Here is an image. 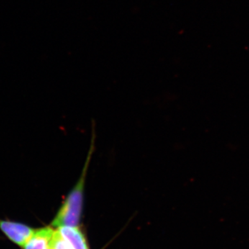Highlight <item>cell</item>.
I'll return each instance as SVG.
<instances>
[{"mask_svg": "<svg viewBox=\"0 0 249 249\" xmlns=\"http://www.w3.org/2000/svg\"><path fill=\"white\" fill-rule=\"evenodd\" d=\"M95 142L96 132L94 127H92L89 149L81 174L76 184L67 195L65 201L62 203L58 212L54 218L52 224L54 227H78L79 225L84 205L85 184L88 170L95 150Z\"/></svg>", "mask_w": 249, "mask_h": 249, "instance_id": "1", "label": "cell"}, {"mask_svg": "<svg viewBox=\"0 0 249 249\" xmlns=\"http://www.w3.org/2000/svg\"><path fill=\"white\" fill-rule=\"evenodd\" d=\"M0 229L5 235L14 244L24 247L35 230L22 223L0 219Z\"/></svg>", "mask_w": 249, "mask_h": 249, "instance_id": "2", "label": "cell"}, {"mask_svg": "<svg viewBox=\"0 0 249 249\" xmlns=\"http://www.w3.org/2000/svg\"><path fill=\"white\" fill-rule=\"evenodd\" d=\"M57 231L72 249H89L84 235L78 227H59Z\"/></svg>", "mask_w": 249, "mask_h": 249, "instance_id": "3", "label": "cell"}, {"mask_svg": "<svg viewBox=\"0 0 249 249\" xmlns=\"http://www.w3.org/2000/svg\"><path fill=\"white\" fill-rule=\"evenodd\" d=\"M54 231H55L50 227L35 230L31 238L24 246V249H49Z\"/></svg>", "mask_w": 249, "mask_h": 249, "instance_id": "4", "label": "cell"}, {"mask_svg": "<svg viewBox=\"0 0 249 249\" xmlns=\"http://www.w3.org/2000/svg\"><path fill=\"white\" fill-rule=\"evenodd\" d=\"M49 249H73L71 246L64 240L58 232L54 231L53 237L51 240Z\"/></svg>", "mask_w": 249, "mask_h": 249, "instance_id": "5", "label": "cell"}]
</instances>
